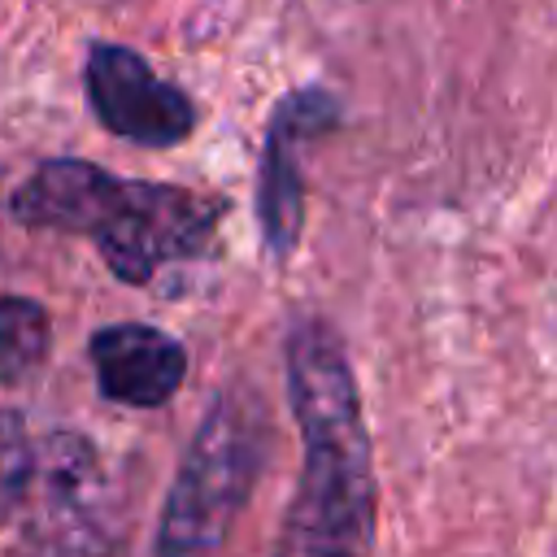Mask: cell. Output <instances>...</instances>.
Returning <instances> with one entry per match:
<instances>
[{
  "mask_svg": "<svg viewBox=\"0 0 557 557\" xmlns=\"http://www.w3.org/2000/svg\"><path fill=\"white\" fill-rule=\"evenodd\" d=\"M287 400L300 426V479L274 557H370L379 483L344 339L322 318L287 331Z\"/></svg>",
  "mask_w": 557,
  "mask_h": 557,
  "instance_id": "obj_1",
  "label": "cell"
},
{
  "mask_svg": "<svg viewBox=\"0 0 557 557\" xmlns=\"http://www.w3.org/2000/svg\"><path fill=\"white\" fill-rule=\"evenodd\" d=\"M9 213L30 231L87 235L122 283H148L161 265L200 257L226 205L196 187L117 178L100 165L52 157L13 191Z\"/></svg>",
  "mask_w": 557,
  "mask_h": 557,
  "instance_id": "obj_2",
  "label": "cell"
},
{
  "mask_svg": "<svg viewBox=\"0 0 557 557\" xmlns=\"http://www.w3.org/2000/svg\"><path fill=\"white\" fill-rule=\"evenodd\" d=\"M265 448V405L248 387L218 392L170 483L157 527V557H213L261 479Z\"/></svg>",
  "mask_w": 557,
  "mask_h": 557,
  "instance_id": "obj_3",
  "label": "cell"
},
{
  "mask_svg": "<svg viewBox=\"0 0 557 557\" xmlns=\"http://www.w3.org/2000/svg\"><path fill=\"white\" fill-rule=\"evenodd\" d=\"M83 83L96 122L126 144L174 148L196 131V100L126 44H91Z\"/></svg>",
  "mask_w": 557,
  "mask_h": 557,
  "instance_id": "obj_4",
  "label": "cell"
},
{
  "mask_svg": "<svg viewBox=\"0 0 557 557\" xmlns=\"http://www.w3.org/2000/svg\"><path fill=\"white\" fill-rule=\"evenodd\" d=\"M339 117V104L322 87H300L278 100L261 139L257 165V222L270 257H292L305 226V152Z\"/></svg>",
  "mask_w": 557,
  "mask_h": 557,
  "instance_id": "obj_5",
  "label": "cell"
},
{
  "mask_svg": "<svg viewBox=\"0 0 557 557\" xmlns=\"http://www.w3.org/2000/svg\"><path fill=\"white\" fill-rule=\"evenodd\" d=\"M96 383L113 405L157 409L187 379V348L152 322H109L87 344Z\"/></svg>",
  "mask_w": 557,
  "mask_h": 557,
  "instance_id": "obj_6",
  "label": "cell"
},
{
  "mask_svg": "<svg viewBox=\"0 0 557 557\" xmlns=\"http://www.w3.org/2000/svg\"><path fill=\"white\" fill-rule=\"evenodd\" d=\"M48 339H52L48 309L30 296L0 292V383L4 387L30 379L44 366Z\"/></svg>",
  "mask_w": 557,
  "mask_h": 557,
  "instance_id": "obj_7",
  "label": "cell"
},
{
  "mask_svg": "<svg viewBox=\"0 0 557 557\" xmlns=\"http://www.w3.org/2000/svg\"><path fill=\"white\" fill-rule=\"evenodd\" d=\"M35 474V444L26 435L22 413L0 409V527L26 505Z\"/></svg>",
  "mask_w": 557,
  "mask_h": 557,
  "instance_id": "obj_8",
  "label": "cell"
}]
</instances>
